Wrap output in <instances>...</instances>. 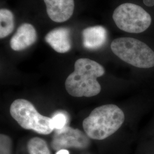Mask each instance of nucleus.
Instances as JSON below:
<instances>
[{"mask_svg": "<svg viewBox=\"0 0 154 154\" xmlns=\"http://www.w3.org/2000/svg\"><path fill=\"white\" fill-rule=\"evenodd\" d=\"M105 74V68L97 62L79 58L75 62L74 72L66 78V91L74 97L96 96L102 90L97 79Z\"/></svg>", "mask_w": 154, "mask_h": 154, "instance_id": "nucleus-1", "label": "nucleus"}, {"mask_svg": "<svg viewBox=\"0 0 154 154\" xmlns=\"http://www.w3.org/2000/svg\"><path fill=\"white\" fill-rule=\"evenodd\" d=\"M125 120V114L118 106L102 105L94 109L83 120V128L90 139L102 140L117 132Z\"/></svg>", "mask_w": 154, "mask_h": 154, "instance_id": "nucleus-2", "label": "nucleus"}, {"mask_svg": "<svg viewBox=\"0 0 154 154\" xmlns=\"http://www.w3.org/2000/svg\"><path fill=\"white\" fill-rule=\"evenodd\" d=\"M112 53L122 61L139 69L154 67V51L142 41L131 37H120L111 44Z\"/></svg>", "mask_w": 154, "mask_h": 154, "instance_id": "nucleus-3", "label": "nucleus"}, {"mask_svg": "<svg viewBox=\"0 0 154 154\" xmlns=\"http://www.w3.org/2000/svg\"><path fill=\"white\" fill-rule=\"evenodd\" d=\"M12 118L20 126L42 135H48L54 131L52 119L39 114L34 106L28 100L18 99L10 107Z\"/></svg>", "mask_w": 154, "mask_h": 154, "instance_id": "nucleus-4", "label": "nucleus"}, {"mask_svg": "<svg viewBox=\"0 0 154 154\" xmlns=\"http://www.w3.org/2000/svg\"><path fill=\"white\" fill-rule=\"evenodd\" d=\"M112 19L119 29L130 33H142L152 22L148 12L132 3H125L118 6L114 11Z\"/></svg>", "mask_w": 154, "mask_h": 154, "instance_id": "nucleus-5", "label": "nucleus"}, {"mask_svg": "<svg viewBox=\"0 0 154 154\" xmlns=\"http://www.w3.org/2000/svg\"><path fill=\"white\" fill-rule=\"evenodd\" d=\"M90 139L87 134L81 130L66 126L61 130H55L51 146L57 151L71 148L85 149H88L90 144Z\"/></svg>", "mask_w": 154, "mask_h": 154, "instance_id": "nucleus-6", "label": "nucleus"}, {"mask_svg": "<svg viewBox=\"0 0 154 154\" xmlns=\"http://www.w3.org/2000/svg\"><path fill=\"white\" fill-rule=\"evenodd\" d=\"M46 11L54 22H65L72 16L75 4L74 0H44Z\"/></svg>", "mask_w": 154, "mask_h": 154, "instance_id": "nucleus-7", "label": "nucleus"}, {"mask_svg": "<svg viewBox=\"0 0 154 154\" xmlns=\"http://www.w3.org/2000/svg\"><path fill=\"white\" fill-rule=\"evenodd\" d=\"M37 39L35 29L30 23H24L17 29L11 39V48L14 51H22L32 46Z\"/></svg>", "mask_w": 154, "mask_h": 154, "instance_id": "nucleus-8", "label": "nucleus"}, {"mask_svg": "<svg viewBox=\"0 0 154 154\" xmlns=\"http://www.w3.org/2000/svg\"><path fill=\"white\" fill-rule=\"evenodd\" d=\"M45 41L59 53H65L72 49V40L69 28H55L48 33Z\"/></svg>", "mask_w": 154, "mask_h": 154, "instance_id": "nucleus-9", "label": "nucleus"}, {"mask_svg": "<svg viewBox=\"0 0 154 154\" xmlns=\"http://www.w3.org/2000/svg\"><path fill=\"white\" fill-rule=\"evenodd\" d=\"M83 45L87 49L95 50L101 48L107 41V32L102 26H94L82 31Z\"/></svg>", "mask_w": 154, "mask_h": 154, "instance_id": "nucleus-10", "label": "nucleus"}, {"mask_svg": "<svg viewBox=\"0 0 154 154\" xmlns=\"http://www.w3.org/2000/svg\"><path fill=\"white\" fill-rule=\"evenodd\" d=\"M15 28L14 17L7 9L0 10V38H4L10 35Z\"/></svg>", "mask_w": 154, "mask_h": 154, "instance_id": "nucleus-11", "label": "nucleus"}, {"mask_svg": "<svg viewBox=\"0 0 154 154\" xmlns=\"http://www.w3.org/2000/svg\"><path fill=\"white\" fill-rule=\"evenodd\" d=\"M28 150L29 154H51L46 141L38 137H34L29 140Z\"/></svg>", "mask_w": 154, "mask_h": 154, "instance_id": "nucleus-12", "label": "nucleus"}, {"mask_svg": "<svg viewBox=\"0 0 154 154\" xmlns=\"http://www.w3.org/2000/svg\"><path fill=\"white\" fill-rule=\"evenodd\" d=\"M12 140L5 134L0 135V154H11Z\"/></svg>", "mask_w": 154, "mask_h": 154, "instance_id": "nucleus-13", "label": "nucleus"}, {"mask_svg": "<svg viewBox=\"0 0 154 154\" xmlns=\"http://www.w3.org/2000/svg\"><path fill=\"white\" fill-rule=\"evenodd\" d=\"M52 119V125L54 129L58 130L66 126L67 118L65 114L63 113H58L53 116Z\"/></svg>", "mask_w": 154, "mask_h": 154, "instance_id": "nucleus-14", "label": "nucleus"}, {"mask_svg": "<svg viewBox=\"0 0 154 154\" xmlns=\"http://www.w3.org/2000/svg\"><path fill=\"white\" fill-rule=\"evenodd\" d=\"M143 2L145 5L149 7L154 6V0H143Z\"/></svg>", "mask_w": 154, "mask_h": 154, "instance_id": "nucleus-15", "label": "nucleus"}, {"mask_svg": "<svg viewBox=\"0 0 154 154\" xmlns=\"http://www.w3.org/2000/svg\"><path fill=\"white\" fill-rule=\"evenodd\" d=\"M55 154H70V153L69 151L67 150L66 149H62L58 151Z\"/></svg>", "mask_w": 154, "mask_h": 154, "instance_id": "nucleus-16", "label": "nucleus"}]
</instances>
